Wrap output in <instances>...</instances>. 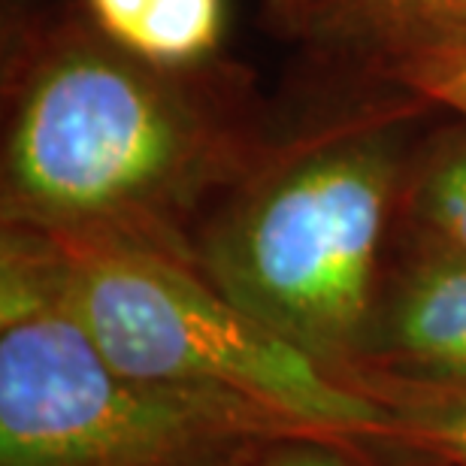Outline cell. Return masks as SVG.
Wrapping results in <instances>:
<instances>
[{"mask_svg": "<svg viewBox=\"0 0 466 466\" xmlns=\"http://www.w3.org/2000/svg\"><path fill=\"white\" fill-rule=\"evenodd\" d=\"M354 388H466V260L397 233L363 339Z\"/></svg>", "mask_w": 466, "mask_h": 466, "instance_id": "obj_5", "label": "cell"}, {"mask_svg": "<svg viewBox=\"0 0 466 466\" xmlns=\"http://www.w3.org/2000/svg\"><path fill=\"white\" fill-rule=\"evenodd\" d=\"M36 237L64 306L125 376L242 397L321 431L385 436V406L242 312L194 260L137 242Z\"/></svg>", "mask_w": 466, "mask_h": 466, "instance_id": "obj_4", "label": "cell"}, {"mask_svg": "<svg viewBox=\"0 0 466 466\" xmlns=\"http://www.w3.org/2000/svg\"><path fill=\"white\" fill-rule=\"evenodd\" d=\"M424 106L400 91L269 143L191 237L194 264L230 303L349 388L394 255Z\"/></svg>", "mask_w": 466, "mask_h": 466, "instance_id": "obj_2", "label": "cell"}, {"mask_svg": "<svg viewBox=\"0 0 466 466\" xmlns=\"http://www.w3.org/2000/svg\"><path fill=\"white\" fill-rule=\"evenodd\" d=\"M309 431L242 397L125 376L64 306L40 237L4 228L0 466H237Z\"/></svg>", "mask_w": 466, "mask_h": 466, "instance_id": "obj_3", "label": "cell"}, {"mask_svg": "<svg viewBox=\"0 0 466 466\" xmlns=\"http://www.w3.org/2000/svg\"><path fill=\"white\" fill-rule=\"evenodd\" d=\"M276 9V18L285 27H294V31H303L306 18H309L312 0H269Z\"/></svg>", "mask_w": 466, "mask_h": 466, "instance_id": "obj_12", "label": "cell"}, {"mask_svg": "<svg viewBox=\"0 0 466 466\" xmlns=\"http://www.w3.org/2000/svg\"><path fill=\"white\" fill-rule=\"evenodd\" d=\"M267 146L237 73L152 64L95 25L52 27L9 70L4 228L194 260L200 218Z\"/></svg>", "mask_w": 466, "mask_h": 466, "instance_id": "obj_1", "label": "cell"}, {"mask_svg": "<svg viewBox=\"0 0 466 466\" xmlns=\"http://www.w3.org/2000/svg\"><path fill=\"white\" fill-rule=\"evenodd\" d=\"M91 25L164 67H194L218 49L225 0H86Z\"/></svg>", "mask_w": 466, "mask_h": 466, "instance_id": "obj_6", "label": "cell"}, {"mask_svg": "<svg viewBox=\"0 0 466 466\" xmlns=\"http://www.w3.org/2000/svg\"><path fill=\"white\" fill-rule=\"evenodd\" d=\"M379 403L388 409L381 442L442 466H466V388L390 390Z\"/></svg>", "mask_w": 466, "mask_h": 466, "instance_id": "obj_10", "label": "cell"}, {"mask_svg": "<svg viewBox=\"0 0 466 466\" xmlns=\"http://www.w3.org/2000/svg\"><path fill=\"white\" fill-rule=\"evenodd\" d=\"M363 64L403 95L445 106L466 121V27L394 43Z\"/></svg>", "mask_w": 466, "mask_h": 466, "instance_id": "obj_9", "label": "cell"}, {"mask_svg": "<svg viewBox=\"0 0 466 466\" xmlns=\"http://www.w3.org/2000/svg\"><path fill=\"white\" fill-rule=\"evenodd\" d=\"M466 27V0H312L303 34L346 46L363 61L412 36Z\"/></svg>", "mask_w": 466, "mask_h": 466, "instance_id": "obj_8", "label": "cell"}, {"mask_svg": "<svg viewBox=\"0 0 466 466\" xmlns=\"http://www.w3.org/2000/svg\"><path fill=\"white\" fill-rule=\"evenodd\" d=\"M237 466H442L397 445L351 433H285L260 442Z\"/></svg>", "mask_w": 466, "mask_h": 466, "instance_id": "obj_11", "label": "cell"}, {"mask_svg": "<svg viewBox=\"0 0 466 466\" xmlns=\"http://www.w3.org/2000/svg\"><path fill=\"white\" fill-rule=\"evenodd\" d=\"M397 233L466 260V121L415 146Z\"/></svg>", "mask_w": 466, "mask_h": 466, "instance_id": "obj_7", "label": "cell"}]
</instances>
